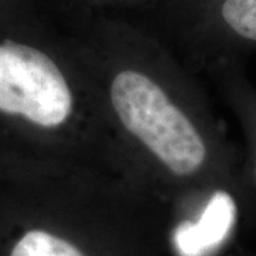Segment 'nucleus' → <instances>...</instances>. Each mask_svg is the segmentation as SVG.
I'll return each instance as SVG.
<instances>
[{
	"instance_id": "1",
	"label": "nucleus",
	"mask_w": 256,
	"mask_h": 256,
	"mask_svg": "<svg viewBox=\"0 0 256 256\" xmlns=\"http://www.w3.org/2000/svg\"><path fill=\"white\" fill-rule=\"evenodd\" d=\"M111 101L122 126L172 172L188 175L204 162L206 148L196 128L144 74L127 70L111 84Z\"/></svg>"
},
{
	"instance_id": "2",
	"label": "nucleus",
	"mask_w": 256,
	"mask_h": 256,
	"mask_svg": "<svg viewBox=\"0 0 256 256\" xmlns=\"http://www.w3.org/2000/svg\"><path fill=\"white\" fill-rule=\"evenodd\" d=\"M72 107L68 84L48 56L26 44L0 43V112L57 127Z\"/></svg>"
},
{
	"instance_id": "3",
	"label": "nucleus",
	"mask_w": 256,
	"mask_h": 256,
	"mask_svg": "<svg viewBox=\"0 0 256 256\" xmlns=\"http://www.w3.org/2000/svg\"><path fill=\"white\" fill-rule=\"evenodd\" d=\"M236 205L228 192L218 191L196 222H185L174 234L175 246L182 256H205L220 246L234 228Z\"/></svg>"
},
{
	"instance_id": "4",
	"label": "nucleus",
	"mask_w": 256,
	"mask_h": 256,
	"mask_svg": "<svg viewBox=\"0 0 256 256\" xmlns=\"http://www.w3.org/2000/svg\"><path fill=\"white\" fill-rule=\"evenodd\" d=\"M9 256H82L70 242L44 230H28L12 248Z\"/></svg>"
},
{
	"instance_id": "5",
	"label": "nucleus",
	"mask_w": 256,
	"mask_h": 256,
	"mask_svg": "<svg viewBox=\"0 0 256 256\" xmlns=\"http://www.w3.org/2000/svg\"><path fill=\"white\" fill-rule=\"evenodd\" d=\"M220 13L235 33L256 42V0H225Z\"/></svg>"
}]
</instances>
